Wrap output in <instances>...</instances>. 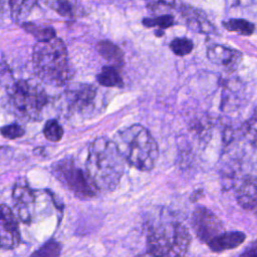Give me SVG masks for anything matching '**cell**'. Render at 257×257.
Wrapping results in <instances>:
<instances>
[{
	"label": "cell",
	"instance_id": "6da1fadb",
	"mask_svg": "<svg viewBox=\"0 0 257 257\" xmlns=\"http://www.w3.org/2000/svg\"><path fill=\"white\" fill-rule=\"evenodd\" d=\"M124 172V159L113 141L104 137L89 146L86 173L99 190L111 191L117 187Z\"/></svg>",
	"mask_w": 257,
	"mask_h": 257
},
{
	"label": "cell",
	"instance_id": "7a4b0ae2",
	"mask_svg": "<svg viewBox=\"0 0 257 257\" xmlns=\"http://www.w3.org/2000/svg\"><path fill=\"white\" fill-rule=\"evenodd\" d=\"M119 153L131 166L141 171H151L158 160L159 148L151 133L141 124L119 131L113 139Z\"/></svg>",
	"mask_w": 257,
	"mask_h": 257
},
{
	"label": "cell",
	"instance_id": "3957f363",
	"mask_svg": "<svg viewBox=\"0 0 257 257\" xmlns=\"http://www.w3.org/2000/svg\"><path fill=\"white\" fill-rule=\"evenodd\" d=\"M32 61L35 73L47 84L63 85L70 76L67 50L57 37L38 41L33 48Z\"/></svg>",
	"mask_w": 257,
	"mask_h": 257
},
{
	"label": "cell",
	"instance_id": "277c9868",
	"mask_svg": "<svg viewBox=\"0 0 257 257\" xmlns=\"http://www.w3.org/2000/svg\"><path fill=\"white\" fill-rule=\"evenodd\" d=\"M148 251L158 256H183L191 244L189 230L179 222H166L150 229Z\"/></svg>",
	"mask_w": 257,
	"mask_h": 257
},
{
	"label": "cell",
	"instance_id": "5b68a950",
	"mask_svg": "<svg viewBox=\"0 0 257 257\" xmlns=\"http://www.w3.org/2000/svg\"><path fill=\"white\" fill-rule=\"evenodd\" d=\"M10 98L16 111L30 119L40 118L41 110L47 101L44 89L31 80H19L13 84Z\"/></svg>",
	"mask_w": 257,
	"mask_h": 257
},
{
	"label": "cell",
	"instance_id": "8992f818",
	"mask_svg": "<svg viewBox=\"0 0 257 257\" xmlns=\"http://www.w3.org/2000/svg\"><path fill=\"white\" fill-rule=\"evenodd\" d=\"M53 173L79 197H92L97 190L88 174L75 167L70 160H62L58 162L53 168Z\"/></svg>",
	"mask_w": 257,
	"mask_h": 257
},
{
	"label": "cell",
	"instance_id": "52a82bcc",
	"mask_svg": "<svg viewBox=\"0 0 257 257\" xmlns=\"http://www.w3.org/2000/svg\"><path fill=\"white\" fill-rule=\"evenodd\" d=\"M192 226L197 237L207 244L224 232L221 220L205 207L197 208L194 211L192 215Z\"/></svg>",
	"mask_w": 257,
	"mask_h": 257
},
{
	"label": "cell",
	"instance_id": "ba28073f",
	"mask_svg": "<svg viewBox=\"0 0 257 257\" xmlns=\"http://www.w3.org/2000/svg\"><path fill=\"white\" fill-rule=\"evenodd\" d=\"M20 242V232L17 221L6 205H0V247L2 249H13Z\"/></svg>",
	"mask_w": 257,
	"mask_h": 257
},
{
	"label": "cell",
	"instance_id": "9c48e42d",
	"mask_svg": "<svg viewBox=\"0 0 257 257\" xmlns=\"http://www.w3.org/2000/svg\"><path fill=\"white\" fill-rule=\"evenodd\" d=\"M207 56L211 62L222 66L228 71L235 70L242 60V53L239 50L220 44L209 46L207 49Z\"/></svg>",
	"mask_w": 257,
	"mask_h": 257
},
{
	"label": "cell",
	"instance_id": "30bf717a",
	"mask_svg": "<svg viewBox=\"0 0 257 257\" xmlns=\"http://www.w3.org/2000/svg\"><path fill=\"white\" fill-rule=\"evenodd\" d=\"M12 196L18 208L20 219L25 223H29L31 218L29 208L34 203L35 196L25 179H19L15 183Z\"/></svg>",
	"mask_w": 257,
	"mask_h": 257
},
{
	"label": "cell",
	"instance_id": "8fae6325",
	"mask_svg": "<svg viewBox=\"0 0 257 257\" xmlns=\"http://www.w3.org/2000/svg\"><path fill=\"white\" fill-rule=\"evenodd\" d=\"M237 200L245 210L257 214V178L246 179L237 192Z\"/></svg>",
	"mask_w": 257,
	"mask_h": 257
},
{
	"label": "cell",
	"instance_id": "7c38bea8",
	"mask_svg": "<svg viewBox=\"0 0 257 257\" xmlns=\"http://www.w3.org/2000/svg\"><path fill=\"white\" fill-rule=\"evenodd\" d=\"M246 235L240 231L234 232H222L214 239H212L208 246L213 252H222L238 247L244 242Z\"/></svg>",
	"mask_w": 257,
	"mask_h": 257
},
{
	"label": "cell",
	"instance_id": "4fadbf2b",
	"mask_svg": "<svg viewBox=\"0 0 257 257\" xmlns=\"http://www.w3.org/2000/svg\"><path fill=\"white\" fill-rule=\"evenodd\" d=\"M183 15L187 20L188 26L197 32L200 33H211L214 31L213 25L206 18L205 14L195 8L190 6L183 7Z\"/></svg>",
	"mask_w": 257,
	"mask_h": 257
},
{
	"label": "cell",
	"instance_id": "5bb4252c",
	"mask_svg": "<svg viewBox=\"0 0 257 257\" xmlns=\"http://www.w3.org/2000/svg\"><path fill=\"white\" fill-rule=\"evenodd\" d=\"M97 52L112 66L123 64V54L122 51L118 48L117 45L112 43L109 40H101L96 44Z\"/></svg>",
	"mask_w": 257,
	"mask_h": 257
},
{
	"label": "cell",
	"instance_id": "9a60e30c",
	"mask_svg": "<svg viewBox=\"0 0 257 257\" xmlns=\"http://www.w3.org/2000/svg\"><path fill=\"white\" fill-rule=\"evenodd\" d=\"M71 106L74 109H84L92 103L95 96V89L91 85L81 84L71 92Z\"/></svg>",
	"mask_w": 257,
	"mask_h": 257
},
{
	"label": "cell",
	"instance_id": "2e32d148",
	"mask_svg": "<svg viewBox=\"0 0 257 257\" xmlns=\"http://www.w3.org/2000/svg\"><path fill=\"white\" fill-rule=\"evenodd\" d=\"M55 12L63 17H75L77 15V5L75 0H43Z\"/></svg>",
	"mask_w": 257,
	"mask_h": 257
},
{
	"label": "cell",
	"instance_id": "e0dca14e",
	"mask_svg": "<svg viewBox=\"0 0 257 257\" xmlns=\"http://www.w3.org/2000/svg\"><path fill=\"white\" fill-rule=\"evenodd\" d=\"M22 28L29 34L33 35L38 41H46L56 37L54 28L50 26L38 25L32 22H24L22 23Z\"/></svg>",
	"mask_w": 257,
	"mask_h": 257
},
{
	"label": "cell",
	"instance_id": "ac0fdd59",
	"mask_svg": "<svg viewBox=\"0 0 257 257\" xmlns=\"http://www.w3.org/2000/svg\"><path fill=\"white\" fill-rule=\"evenodd\" d=\"M97 80L101 85L107 87L118 86L122 83L121 77L115 66H104L97 75Z\"/></svg>",
	"mask_w": 257,
	"mask_h": 257
},
{
	"label": "cell",
	"instance_id": "d6986e66",
	"mask_svg": "<svg viewBox=\"0 0 257 257\" xmlns=\"http://www.w3.org/2000/svg\"><path fill=\"white\" fill-rule=\"evenodd\" d=\"M222 24L228 31L237 32L246 36L251 35L255 29L254 24L245 19H230L228 21H224Z\"/></svg>",
	"mask_w": 257,
	"mask_h": 257
},
{
	"label": "cell",
	"instance_id": "ffe728a7",
	"mask_svg": "<svg viewBox=\"0 0 257 257\" xmlns=\"http://www.w3.org/2000/svg\"><path fill=\"white\" fill-rule=\"evenodd\" d=\"M36 0H9L11 16L15 20H19L29 14Z\"/></svg>",
	"mask_w": 257,
	"mask_h": 257
},
{
	"label": "cell",
	"instance_id": "44dd1931",
	"mask_svg": "<svg viewBox=\"0 0 257 257\" xmlns=\"http://www.w3.org/2000/svg\"><path fill=\"white\" fill-rule=\"evenodd\" d=\"M243 132L247 140L254 146H257V107L251 116L244 122Z\"/></svg>",
	"mask_w": 257,
	"mask_h": 257
},
{
	"label": "cell",
	"instance_id": "7402d4cb",
	"mask_svg": "<svg viewBox=\"0 0 257 257\" xmlns=\"http://www.w3.org/2000/svg\"><path fill=\"white\" fill-rule=\"evenodd\" d=\"M43 134L48 141L58 142L63 136V128L56 120L49 119L44 125Z\"/></svg>",
	"mask_w": 257,
	"mask_h": 257
},
{
	"label": "cell",
	"instance_id": "603a6c76",
	"mask_svg": "<svg viewBox=\"0 0 257 257\" xmlns=\"http://www.w3.org/2000/svg\"><path fill=\"white\" fill-rule=\"evenodd\" d=\"M170 47L176 55L185 56L191 53L194 48V44L188 38H175L170 43Z\"/></svg>",
	"mask_w": 257,
	"mask_h": 257
},
{
	"label": "cell",
	"instance_id": "cb8c5ba5",
	"mask_svg": "<svg viewBox=\"0 0 257 257\" xmlns=\"http://www.w3.org/2000/svg\"><path fill=\"white\" fill-rule=\"evenodd\" d=\"M143 24L146 27L158 26L161 29H166L174 24V17L170 14H164L156 18H144Z\"/></svg>",
	"mask_w": 257,
	"mask_h": 257
},
{
	"label": "cell",
	"instance_id": "d4e9b609",
	"mask_svg": "<svg viewBox=\"0 0 257 257\" xmlns=\"http://www.w3.org/2000/svg\"><path fill=\"white\" fill-rule=\"evenodd\" d=\"M1 135L6 139H17L24 135V130L18 124H8L0 128Z\"/></svg>",
	"mask_w": 257,
	"mask_h": 257
},
{
	"label": "cell",
	"instance_id": "484cf974",
	"mask_svg": "<svg viewBox=\"0 0 257 257\" xmlns=\"http://www.w3.org/2000/svg\"><path fill=\"white\" fill-rule=\"evenodd\" d=\"M59 254V247L55 243H48L45 247L41 248L38 252H35L34 255H41V256H54Z\"/></svg>",
	"mask_w": 257,
	"mask_h": 257
},
{
	"label": "cell",
	"instance_id": "4316f807",
	"mask_svg": "<svg viewBox=\"0 0 257 257\" xmlns=\"http://www.w3.org/2000/svg\"><path fill=\"white\" fill-rule=\"evenodd\" d=\"M176 4V0H154L150 3L149 7L153 10H158L161 7L173 8Z\"/></svg>",
	"mask_w": 257,
	"mask_h": 257
},
{
	"label": "cell",
	"instance_id": "83f0119b",
	"mask_svg": "<svg viewBox=\"0 0 257 257\" xmlns=\"http://www.w3.org/2000/svg\"><path fill=\"white\" fill-rule=\"evenodd\" d=\"M241 255L242 256H257V240H255L251 245H249Z\"/></svg>",
	"mask_w": 257,
	"mask_h": 257
},
{
	"label": "cell",
	"instance_id": "f1b7e54d",
	"mask_svg": "<svg viewBox=\"0 0 257 257\" xmlns=\"http://www.w3.org/2000/svg\"><path fill=\"white\" fill-rule=\"evenodd\" d=\"M233 6H247L250 5L253 0H228Z\"/></svg>",
	"mask_w": 257,
	"mask_h": 257
}]
</instances>
